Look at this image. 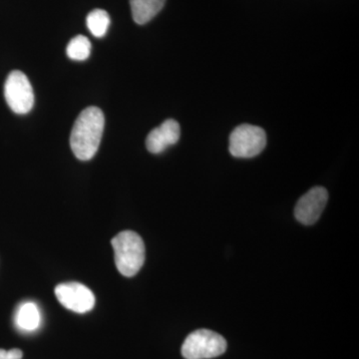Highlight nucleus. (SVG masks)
<instances>
[{
    "mask_svg": "<svg viewBox=\"0 0 359 359\" xmlns=\"http://www.w3.org/2000/svg\"><path fill=\"white\" fill-rule=\"evenodd\" d=\"M105 117L102 110L88 107L82 111L73 125L70 146L73 154L81 161L91 160L102 140Z\"/></svg>",
    "mask_w": 359,
    "mask_h": 359,
    "instance_id": "nucleus-1",
    "label": "nucleus"
},
{
    "mask_svg": "<svg viewBox=\"0 0 359 359\" xmlns=\"http://www.w3.org/2000/svg\"><path fill=\"white\" fill-rule=\"evenodd\" d=\"M115 264L121 275L131 278L139 273L145 262V245L138 233L124 231L112 240Z\"/></svg>",
    "mask_w": 359,
    "mask_h": 359,
    "instance_id": "nucleus-2",
    "label": "nucleus"
},
{
    "mask_svg": "<svg viewBox=\"0 0 359 359\" xmlns=\"http://www.w3.org/2000/svg\"><path fill=\"white\" fill-rule=\"evenodd\" d=\"M226 349V339L209 330H199L187 337L182 346V355L186 359L218 358Z\"/></svg>",
    "mask_w": 359,
    "mask_h": 359,
    "instance_id": "nucleus-3",
    "label": "nucleus"
},
{
    "mask_svg": "<svg viewBox=\"0 0 359 359\" xmlns=\"http://www.w3.org/2000/svg\"><path fill=\"white\" fill-rule=\"evenodd\" d=\"M266 145V132L254 125H240L230 136V153L236 158L256 157Z\"/></svg>",
    "mask_w": 359,
    "mask_h": 359,
    "instance_id": "nucleus-4",
    "label": "nucleus"
},
{
    "mask_svg": "<svg viewBox=\"0 0 359 359\" xmlns=\"http://www.w3.org/2000/svg\"><path fill=\"white\" fill-rule=\"evenodd\" d=\"M7 105L16 114L29 113L34 105V93L32 83L25 73L14 70L7 77L4 85Z\"/></svg>",
    "mask_w": 359,
    "mask_h": 359,
    "instance_id": "nucleus-5",
    "label": "nucleus"
},
{
    "mask_svg": "<svg viewBox=\"0 0 359 359\" xmlns=\"http://www.w3.org/2000/svg\"><path fill=\"white\" fill-rule=\"evenodd\" d=\"M55 295L65 308L77 313H85L95 306V297L86 285L79 283H60Z\"/></svg>",
    "mask_w": 359,
    "mask_h": 359,
    "instance_id": "nucleus-6",
    "label": "nucleus"
},
{
    "mask_svg": "<svg viewBox=\"0 0 359 359\" xmlns=\"http://www.w3.org/2000/svg\"><path fill=\"white\" fill-rule=\"evenodd\" d=\"M328 200L327 189L316 187L299 200L294 209L295 219L304 224H313L318 221L325 211Z\"/></svg>",
    "mask_w": 359,
    "mask_h": 359,
    "instance_id": "nucleus-7",
    "label": "nucleus"
},
{
    "mask_svg": "<svg viewBox=\"0 0 359 359\" xmlns=\"http://www.w3.org/2000/svg\"><path fill=\"white\" fill-rule=\"evenodd\" d=\"M181 128L174 119H168L157 128L153 129L146 139V147L152 154H161L170 146L180 140Z\"/></svg>",
    "mask_w": 359,
    "mask_h": 359,
    "instance_id": "nucleus-8",
    "label": "nucleus"
},
{
    "mask_svg": "<svg viewBox=\"0 0 359 359\" xmlns=\"http://www.w3.org/2000/svg\"><path fill=\"white\" fill-rule=\"evenodd\" d=\"M166 0H130L132 16L137 25H146L162 11Z\"/></svg>",
    "mask_w": 359,
    "mask_h": 359,
    "instance_id": "nucleus-9",
    "label": "nucleus"
},
{
    "mask_svg": "<svg viewBox=\"0 0 359 359\" xmlns=\"http://www.w3.org/2000/svg\"><path fill=\"white\" fill-rule=\"evenodd\" d=\"M15 323L18 327L25 332H33L41 323V314L34 302H27L21 304L16 313Z\"/></svg>",
    "mask_w": 359,
    "mask_h": 359,
    "instance_id": "nucleus-10",
    "label": "nucleus"
},
{
    "mask_svg": "<svg viewBox=\"0 0 359 359\" xmlns=\"http://www.w3.org/2000/svg\"><path fill=\"white\" fill-rule=\"evenodd\" d=\"M86 23L91 34L101 39L107 33L108 27H109V14L103 9H94L87 16Z\"/></svg>",
    "mask_w": 359,
    "mask_h": 359,
    "instance_id": "nucleus-11",
    "label": "nucleus"
},
{
    "mask_svg": "<svg viewBox=\"0 0 359 359\" xmlns=\"http://www.w3.org/2000/svg\"><path fill=\"white\" fill-rule=\"evenodd\" d=\"M66 53L72 60H86L91 53V42L84 35H78L70 40L66 48Z\"/></svg>",
    "mask_w": 359,
    "mask_h": 359,
    "instance_id": "nucleus-12",
    "label": "nucleus"
},
{
    "mask_svg": "<svg viewBox=\"0 0 359 359\" xmlns=\"http://www.w3.org/2000/svg\"><path fill=\"white\" fill-rule=\"evenodd\" d=\"M22 356V351L18 348L11 349V351L0 349V359H21Z\"/></svg>",
    "mask_w": 359,
    "mask_h": 359,
    "instance_id": "nucleus-13",
    "label": "nucleus"
}]
</instances>
